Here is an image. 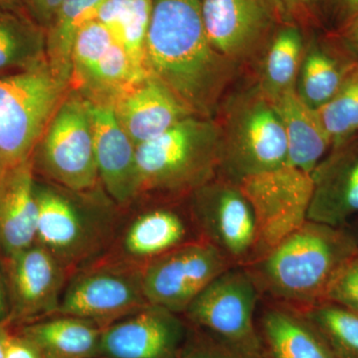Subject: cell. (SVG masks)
<instances>
[{
    "mask_svg": "<svg viewBox=\"0 0 358 358\" xmlns=\"http://www.w3.org/2000/svg\"><path fill=\"white\" fill-rule=\"evenodd\" d=\"M152 9V0H103L96 17L122 45L136 67L145 73V43Z\"/></svg>",
    "mask_w": 358,
    "mask_h": 358,
    "instance_id": "obj_28",
    "label": "cell"
},
{
    "mask_svg": "<svg viewBox=\"0 0 358 358\" xmlns=\"http://www.w3.org/2000/svg\"><path fill=\"white\" fill-rule=\"evenodd\" d=\"M317 31L307 34L296 83L301 100L315 110L336 95L358 61L336 34Z\"/></svg>",
    "mask_w": 358,
    "mask_h": 358,
    "instance_id": "obj_22",
    "label": "cell"
},
{
    "mask_svg": "<svg viewBox=\"0 0 358 358\" xmlns=\"http://www.w3.org/2000/svg\"><path fill=\"white\" fill-rule=\"evenodd\" d=\"M46 61L45 30L34 21L0 13V71L24 69Z\"/></svg>",
    "mask_w": 358,
    "mask_h": 358,
    "instance_id": "obj_29",
    "label": "cell"
},
{
    "mask_svg": "<svg viewBox=\"0 0 358 358\" xmlns=\"http://www.w3.org/2000/svg\"><path fill=\"white\" fill-rule=\"evenodd\" d=\"M10 258L16 312L21 317L55 315L69 273L50 252L34 243Z\"/></svg>",
    "mask_w": 358,
    "mask_h": 358,
    "instance_id": "obj_20",
    "label": "cell"
},
{
    "mask_svg": "<svg viewBox=\"0 0 358 358\" xmlns=\"http://www.w3.org/2000/svg\"><path fill=\"white\" fill-rule=\"evenodd\" d=\"M113 108L136 147L194 115L171 90L150 75L124 92Z\"/></svg>",
    "mask_w": 358,
    "mask_h": 358,
    "instance_id": "obj_19",
    "label": "cell"
},
{
    "mask_svg": "<svg viewBox=\"0 0 358 358\" xmlns=\"http://www.w3.org/2000/svg\"><path fill=\"white\" fill-rule=\"evenodd\" d=\"M145 68L193 114L209 119L239 71L212 47L201 0H152Z\"/></svg>",
    "mask_w": 358,
    "mask_h": 358,
    "instance_id": "obj_1",
    "label": "cell"
},
{
    "mask_svg": "<svg viewBox=\"0 0 358 358\" xmlns=\"http://www.w3.org/2000/svg\"><path fill=\"white\" fill-rule=\"evenodd\" d=\"M358 59V18L338 33H334Z\"/></svg>",
    "mask_w": 358,
    "mask_h": 358,
    "instance_id": "obj_38",
    "label": "cell"
},
{
    "mask_svg": "<svg viewBox=\"0 0 358 358\" xmlns=\"http://www.w3.org/2000/svg\"><path fill=\"white\" fill-rule=\"evenodd\" d=\"M256 324L267 358H336L317 327L296 308L262 298Z\"/></svg>",
    "mask_w": 358,
    "mask_h": 358,
    "instance_id": "obj_21",
    "label": "cell"
},
{
    "mask_svg": "<svg viewBox=\"0 0 358 358\" xmlns=\"http://www.w3.org/2000/svg\"><path fill=\"white\" fill-rule=\"evenodd\" d=\"M148 76L98 21H91L78 34L69 87L88 102L113 107L124 92Z\"/></svg>",
    "mask_w": 358,
    "mask_h": 358,
    "instance_id": "obj_13",
    "label": "cell"
},
{
    "mask_svg": "<svg viewBox=\"0 0 358 358\" xmlns=\"http://www.w3.org/2000/svg\"><path fill=\"white\" fill-rule=\"evenodd\" d=\"M317 112L331 147L358 134V61L336 95Z\"/></svg>",
    "mask_w": 358,
    "mask_h": 358,
    "instance_id": "obj_31",
    "label": "cell"
},
{
    "mask_svg": "<svg viewBox=\"0 0 358 358\" xmlns=\"http://www.w3.org/2000/svg\"><path fill=\"white\" fill-rule=\"evenodd\" d=\"M201 11L214 50L239 70L259 64L287 22L278 0H201Z\"/></svg>",
    "mask_w": 358,
    "mask_h": 358,
    "instance_id": "obj_11",
    "label": "cell"
},
{
    "mask_svg": "<svg viewBox=\"0 0 358 358\" xmlns=\"http://www.w3.org/2000/svg\"><path fill=\"white\" fill-rule=\"evenodd\" d=\"M221 129L209 117L190 115L164 134L136 147L138 199L159 202L188 199L217 176Z\"/></svg>",
    "mask_w": 358,
    "mask_h": 358,
    "instance_id": "obj_3",
    "label": "cell"
},
{
    "mask_svg": "<svg viewBox=\"0 0 358 358\" xmlns=\"http://www.w3.org/2000/svg\"><path fill=\"white\" fill-rule=\"evenodd\" d=\"M272 103L286 134L288 164L312 174L331 148L319 114L301 100L296 90Z\"/></svg>",
    "mask_w": 358,
    "mask_h": 358,
    "instance_id": "obj_24",
    "label": "cell"
},
{
    "mask_svg": "<svg viewBox=\"0 0 358 358\" xmlns=\"http://www.w3.org/2000/svg\"><path fill=\"white\" fill-rule=\"evenodd\" d=\"M32 20L46 31L62 0H23Z\"/></svg>",
    "mask_w": 358,
    "mask_h": 358,
    "instance_id": "obj_36",
    "label": "cell"
},
{
    "mask_svg": "<svg viewBox=\"0 0 358 358\" xmlns=\"http://www.w3.org/2000/svg\"><path fill=\"white\" fill-rule=\"evenodd\" d=\"M287 22L298 25L305 32L324 30L320 0H278Z\"/></svg>",
    "mask_w": 358,
    "mask_h": 358,
    "instance_id": "obj_34",
    "label": "cell"
},
{
    "mask_svg": "<svg viewBox=\"0 0 358 358\" xmlns=\"http://www.w3.org/2000/svg\"><path fill=\"white\" fill-rule=\"evenodd\" d=\"M261 300L262 294L248 268L233 266L215 278L182 315L192 327L233 345L263 352L256 324Z\"/></svg>",
    "mask_w": 358,
    "mask_h": 358,
    "instance_id": "obj_10",
    "label": "cell"
},
{
    "mask_svg": "<svg viewBox=\"0 0 358 358\" xmlns=\"http://www.w3.org/2000/svg\"><path fill=\"white\" fill-rule=\"evenodd\" d=\"M188 207L200 236L231 265L248 267L258 259L255 212L237 183L216 176L188 197Z\"/></svg>",
    "mask_w": 358,
    "mask_h": 358,
    "instance_id": "obj_8",
    "label": "cell"
},
{
    "mask_svg": "<svg viewBox=\"0 0 358 358\" xmlns=\"http://www.w3.org/2000/svg\"><path fill=\"white\" fill-rule=\"evenodd\" d=\"M308 220L345 227L358 217V134L334 145L312 173Z\"/></svg>",
    "mask_w": 358,
    "mask_h": 358,
    "instance_id": "obj_17",
    "label": "cell"
},
{
    "mask_svg": "<svg viewBox=\"0 0 358 358\" xmlns=\"http://www.w3.org/2000/svg\"><path fill=\"white\" fill-rule=\"evenodd\" d=\"M38 202L31 159L7 166L0 178V248L7 256L36 243Z\"/></svg>",
    "mask_w": 358,
    "mask_h": 358,
    "instance_id": "obj_23",
    "label": "cell"
},
{
    "mask_svg": "<svg viewBox=\"0 0 358 358\" xmlns=\"http://www.w3.org/2000/svg\"><path fill=\"white\" fill-rule=\"evenodd\" d=\"M4 358H42L36 346L23 336L8 334L4 346Z\"/></svg>",
    "mask_w": 358,
    "mask_h": 358,
    "instance_id": "obj_37",
    "label": "cell"
},
{
    "mask_svg": "<svg viewBox=\"0 0 358 358\" xmlns=\"http://www.w3.org/2000/svg\"><path fill=\"white\" fill-rule=\"evenodd\" d=\"M348 227H350V231H352L353 238H355L358 253V217L355 218V220H353V223H350V225H348Z\"/></svg>",
    "mask_w": 358,
    "mask_h": 358,
    "instance_id": "obj_41",
    "label": "cell"
},
{
    "mask_svg": "<svg viewBox=\"0 0 358 358\" xmlns=\"http://www.w3.org/2000/svg\"><path fill=\"white\" fill-rule=\"evenodd\" d=\"M231 267L216 247L196 240L148 264L143 268V292L148 303L182 315L193 300Z\"/></svg>",
    "mask_w": 358,
    "mask_h": 358,
    "instance_id": "obj_14",
    "label": "cell"
},
{
    "mask_svg": "<svg viewBox=\"0 0 358 358\" xmlns=\"http://www.w3.org/2000/svg\"><path fill=\"white\" fill-rule=\"evenodd\" d=\"M238 185L255 212L258 259L308 220L313 192L312 174L287 164L245 178Z\"/></svg>",
    "mask_w": 358,
    "mask_h": 358,
    "instance_id": "obj_12",
    "label": "cell"
},
{
    "mask_svg": "<svg viewBox=\"0 0 358 358\" xmlns=\"http://www.w3.org/2000/svg\"><path fill=\"white\" fill-rule=\"evenodd\" d=\"M6 164L4 162L3 157L0 154V178H1L2 173H3L4 169H6Z\"/></svg>",
    "mask_w": 358,
    "mask_h": 358,
    "instance_id": "obj_42",
    "label": "cell"
},
{
    "mask_svg": "<svg viewBox=\"0 0 358 358\" xmlns=\"http://www.w3.org/2000/svg\"><path fill=\"white\" fill-rule=\"evenodd\" d=\"M217 176L239 183L288 164L281 117L258 85L228 99L222 117Z\"/></svg>",
    "mask_w": 358,
    "mask_h": 358,
    "instance_id": "obj_4",
    "label": "cell"
},
{
    "mask_svg": "<svg viewBox=\"0 0 358 358\" xmlns=\"http://www.w3.org/2000/svg\"><path fill=\"white\" fill-rule=\"evenodd\" d=\"M36 243L57 259L70 277L102 258L121 230L113 213L78 203L55 188H37Z\"/></svg>",
    "mask_w": 358,
    "mask_h": 358,
    "instance_id": "obj_5",
    "label": "cell"
},
{
    "mask_svg": "<svg viewBox=\"0 0 358 358\" xmlns=\"http://www.w3.org/2000/svg\"><path fill=\"white\" fill-rule=\"evenodd\" d=\"M189 331L183 315L159 306L145 308L103 327L105 358H179Z\"/></svg>",
    "mask_w": 358,
    "mask_h": 358,
    "instance_id": "obj_16",
    "label": "cell"
},
{
    "mask_svg": "<svg viewBox=\"0 0 358 358\" xmlns=\"http://www.w3.org/2000/svg\"><path fill=\"white\" fill-rule=\"evenodd\" d=\"M324 301L358 313V254L339 268L327 288Z\"/></svg>",
    "mask_w": 358,
    "mask_h": 358,
    "instance_id": "obj_33",
    "label": "cell"
},
{
    "mask_svg": "<svg viewBox=\"0 0 358 358\" xmlns=\"http://www.w3.org/2000/svg\"><path fill=\"white\" fill-rule=\"evenodd\" d=\"M103 327L91 320L51 315L25 327L22 336L42 358H93L100 355Z\"/></svg>",
    "mask_w": 358,
    "mask_h": 358,
    "instance_id": "obj_25",
    "label": "cell"
},
{
    "mask_svg": "<svg viewBox=\"0 0 358 358\" xmlns=\"http://www.w3.org/2000/svg\"><path fill=\"white\" fill-rule=\"evenodd\" d=\"M42 169L66 190L90 193L100 182L94 152L91 103L68 92L41 138Z\"/></svg>",
    "mask_w": 358,
    "mask_h": 358,
    "instance_id": "obj_9",
    "label": "cell"
},
{
    "mask_svg": "<svg viewBox=\"0 0 358 358\" xmlns=\"http://www.w3.org/2000/svg\"><path fill=\"white\" fill-rule=\"evenodd\" d=\"M69 91L47 61L0 78V154L6 166L31 159Z\"/></svg>",
    "mask_w": 358,
    "mask_h": 358,
    "instance_id": "obj_6",
    "label": "cell"
},
{
    "mask_svg": "<svg viewBox=\"0 0 358 358\" xmlns=\"http://www.w3.org/2000/svg\"><path fill=\"white\" fill-rule=\"evenodd\" d=\"M148 303L143 268L101 258L71 275L53 315L79 317L105 327Z\"/></svg>",
    "mask_w": 358,
    "mask_h": 358,
    "instance_id": "obj_7",
    "label": "cell"
},
{
    "mask_svg": "<svg viewBox=\"0 0 358 358\" xmlns=\"http://www.w3.org/2000/svg\"><path fill=\"white\" fill-rule=\"evenodd\" d=\"M8 303H7L3 287H2L1 282H0V322H3L8 317Z\"/></svg>",
    "mask_w": 358,
    "mask_h": 358,
    "instance_id": "obj_39",
    "label": "cell"
},
{
    "mask_svg": "<svg viewBox=\"0 0 358 358\" xmlns=\"http://www.w3.org/2000/svg\"><path fill=\"white\" fill-rule=\"evenodd\" d=\"M308 33L293 23H284L264 52L257 85L271 102L296 90Z\"/></svg>",
    "mask_w": 358,
    "mask_h": 358,
    "instance_id": "obj_26",
    "label": "cell"
},
{
    "mask_svg": "<svg viewBox=\"0 0 358 358\" xmlns=\"http://www.w3.org/2000/svg\"><path fill=\"white\" fill-rule=\"evenodd\" d=\"M336 358H358V313L322 301L305 310Z\"/></svg>",
    "mask_w": 358,
    "mask_h": 358,
    "instance_id": "obj_30",
    "label": "cell"
},
{
    "mask_svg": "<svg viewBox=\"0 0 358 358\" xmlns=\"http://www.w3.org/2000/svg\"><path fill=\"white\" fill-rule=\"evenodd\" d=\"M15 1L16 0H0V4H3V6H9V4H13Z\"/></svg>",
    "mask_w": 358,
    "mask_h": 358,
    "instance_id": "obj_43",
    "label": "cell"
},
{
    "mask_svg": "<svg viewBox=\"0 0 358 358\" xmlns=\"http://www.w3.org/2000/svg\"><path fill=\"white\" fill-rule=\"evenodd\" d=\"M179 358H267L265 352H253L228 343L203 329L189 324L187 338Z\"/></svg>",
    "mask_w": 358,
    "mask_h": 358,
    "instance_id": "obj_32",
    "label": "cell"
},
{
    "mask_svg": "<svg viewBox=\"0 0 358 358\" xmlns=\"http://www.w3.org/2000/svg\"><path fill=\"white\" fill-rule=\"evenodd\" d=\"M103 0H62L45 31V55L51 72L70 89L75 41L85 25L96 20Z\"/></svg>",
    "mask_w": 358,
    "mask_h": 358,
    "instance_id": "obj_27",
    "label": "cell"
},
{
    "mask_svg": "<svg viewBox=\"0 0 358 358\" xmlns=\"http://www.w3.org/2000/svg\"><path fill=\"white\" fill-rule=\"evenodd\" d=\"M199 239L202 238L188 203L182 206L180 201L159 202L127 224L102 258L143 268L155 259Z\"/></svg>",
    "mask_w": 358,
    "mask_h": 358,
    "instance_id": "obj_15",
    "label": "cell"
},
{
    "mask_svg": "<svg viewBox=\"0 0 358 358\" xmlns=\"http://www.w3.org/2000/svg\"><path fill=\"white\" fill-rule=\"evenodd\" d=\"M94 152L99 178L110 200L127 207L138 199L136 145L115 117L114 108L91 103Z\"/></svg>",
    "mask_w": 358,
    "mask_h": 358,
    "instance_id": "obj_18",
    "label": "cell"
},
{
    "mask_svg": "<svg viewBox=\"0 0 358 358\" xmlns=\"http://www.w3.org/2000/svg\"><path fill=\"white\" fill-rule=\"evenodd\" d=\"M7 336H8L7 331L0 327V358H4V346H6Z\"/></svg>",
    "mask_w": 358,
    "mask_h": 358,
    "instance_id": "obj_40",
    "label": "cell"
},
{
    "mask_svg": "<svg viewBox=\"0 0 358 358\" xmlns=\"http://www.w3.org/2000/svg\"><path fill=\"white\" fill-rule=\"evenodd\" d=\"M324 30L338 33L358 18V0H320Z\"/></svg>",
    "mask_w": 358,
    "mask_h": 358,
    "instance_id": "obj_35",
    "label": "cell"
},
{
    "mask_svg": "<svg viewBox=\"0 0 358 358\" xmlns=\"http://www.w3.org/2000/svg\"><path fill=\"white\" fill-rule=\"evenodd\" d=\"M357 254L348 226L336 227L308 219L246 268L263 299L305 312L324 301L334 275Z\"/></svg>",
    "mask_w": 358,
    "mask_h": 358,
    "instance_id": "obj_2",
    "label": "cell"
}]
</instances>
